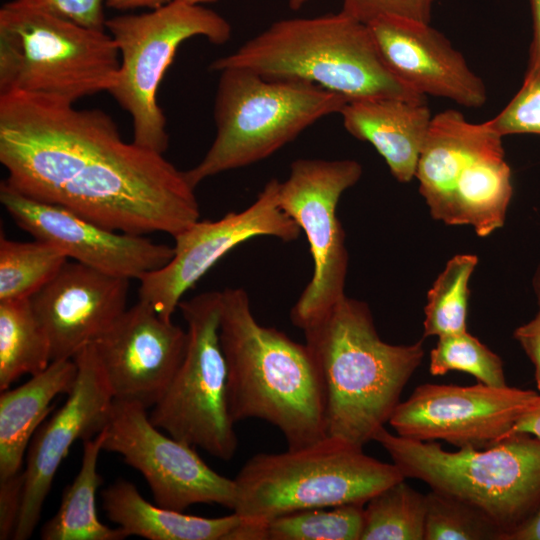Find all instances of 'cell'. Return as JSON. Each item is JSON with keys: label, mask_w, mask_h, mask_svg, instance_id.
I'll return each instance as SVG.
<instances>
[{"label": "cell", "mask_w": 540, "mask_h": 540, "mask_svg": "<svg viewBox=\"0 0 540 540\" xmlns=\"http://www.w3.org/2000/svg\"><path fill=\"white\" fill-rule=\"evenodd\" d=\"M0 162L16 191L109 230L174 238L200 217L184 171L161 153L125 142L99 109L0 95Z\"/></svg>", "instance_id": "cell-1"}, {"label": "cell", "mask_w": 540, "mask_h": 540, "mask_svg": "<svg viewBox=\"0 0 540 540\" xmlns=\"http://www.w3.org/2000/svg\"><path fill=\"white\" fill-rule=\"evenodd\" d=\"M219 338L233 421L259 419L297 449L327 436L322 382L307 345L255 319L243 288L221 291Z\"/></svg>", "instance_id": "cell-2"}, {"label": "cell", "mask_w": 540, "mask_h": 540, "mask_svg": "<svg viewBox=\"0 0 540 540\" xmlns=\"http://www.w3.org/2000/svg\"><path fill=\"white\" fill-rule=\"evenodd\" d=\"M303 331L322 382L327 436L363 448L400 403L422 341L384 342L368 305L346 295Z\"/></svg>", "instance_id": "cell-3"}, {"label": "cell", "mask_w": 540, "mask_h": 540, "mask_svg": "<svg viewBox=\"0 0 540 540\" xmlns=\"http://www.w3.org/2000/svg\"><path fill=\"white\" fill-rule=\"evenodd\" d=\"M238 67L272 80L313 84L348 101L401 97L425 100L383 62L368 25L343 12L274 22L210 69Z\"/></svg>", "instance_id": "cell-4"}, {"label": "cell", "mask_w": 540, "mask_h": 540, "mask_svg": "<svg viewBox=\"0 0 540 540\" xmlns=\"http://www.w3.org/2000/svg\"><path fill=\"white\" fill-rule=\"evenodd\" d=\"M119 66V51L106 29L19 0L0 9V95L26 93L74 104L108 92Z\"/></svg>", "instance_id": "cell-5"}, {"label": "cell", "mask_w": 540, "mask_h": 540, "mask_svg": "<svg viewBox=\"0 0 540 540\" xmlns=\"http://www.w3.org/2000/svg\"><path fill=\"white\" fill-rule=\"evenodd\" d=\"M406 479L392 462H382L336 438L282 453H259L234 482L233 512L258 527L306 509L366 504L386 487Z\"/></svg>", "instance_id": "cell-6"}, {"label": "cell", "mask_w": 540, "mask_h": 540, "mask_svg": "<svg viewBox=\"0 0 540 540\" xmlns=\"http://www.w3.org/2000/svg\"><path fill=\"white\" fill-rule=\"evenodd\" d=\"M403 476L483 511L505 540L540 507V438L515 433L484 449L444 450L389 432L374 437Z\"/></svg>", "instance_id": "cell-7"}, {"label": "cell", "mask_w": 540, "mask_h": 540, "mask_svg": "<svg viewBox=\"0 0 540 540\" xmlns=\"http://www.w3.org/2000/svg\"><path fill=\"white\" fill-rule=\"evenodd\" d=\"M219 72L215 139L202 160L184 171L194 188L209 177L271 156L314 122L340 113L348 102L305 82L267 79L238 67Z\"/></svg>", "instance_id": "cell-8"}, {"label": "cell", "mask_w": 540, "mask_h": 540, "mask_svg": "<svg viewBox=\"0 0 540 540\" xmlns=\"http://www.w3.org/2000/svg\"><path fill=\"white\" fill-rule=\"evenodd\" d=\"M415 176L433 218L485 237L504 224L512 197L502 136L456 110L432 117Z\"/></svg>", "instance_id": "cell-9"}, {"label": "cell", "mask_w": 540, "mask_h": 540, "mask_svg": "<svg viewBox=\"0 0 540 540\" xmlns=\"http://www.w3.org/2000/svg\"><path fill=\"white\" fill-rule=\"evenodd\" d=\"M105 28L120 55L117 79L108 93L130 115L132 141L164 154L169 136L157 93L166 70L184 41L202 36L222 45L231 37V25L202 5L171 0L146 13L109 18Z\"/></svg>", "instance_id": "cell-10"}, {"label": "cell", "mask_w": 540, "mask_h": 540, "mask_svg": "<svg viewBox=\"0 0 540 540\" xmlns=\"http://www.w3.org/2000/svg\"><path fill=\"white\" fill-rule=\"evenodd\" d=\"M187 324L184 358L149 414L173 438L230 460L238 438L228 407L227 367L219 338L221 292L200 293L179 303Z\"/></svg>", "instance_id": "cell-11"}, {"label": "cell", "mask_w": 540, "mask_h": 540, "mask_svg": "<svg viewBox=\"0 0 540 540\" xmlns=\"http://www.w3.org/2000/svg\"><path fill=\"white\" fill-rule=\"evenodd\" d=\"M361 175L355 160L301 158L280 183V207L304 232L314 264L313 275L290 312L291 322L301 330L345 296L348 252L336 210L341 195Z\"/></svg>", "instance_id": "cell-12"}, {"label": "cell", "mask_w": 540, "mask_h": 540, "mask_svg": "<svg viewBox=\"0 0 540 540\" xmlns=\"http://www.w3.org/2000/svg\"><path fill=\"white\" fill-rule=\"evenodd\" d=\"M133 400L114 399L104 427L103 450L122 456L143 475L156 504L184 512L194 504L234 509L236 485L211 469L194 447L167 437Z\"/></svg>", "instance_id": "cell-13"}, {"label": "cell", "mask_w": 540, "mask_h": 540, "mask_svg": "<svg viewBox=\"0 0 540 540\" xmlns=\"http://www.w3.org/2000/svg\"><path fill=\"white\" fill-rule=\"evenodd\" d=\"M280 183L269 180L246 209L228 212L216 221L198 220L175 236L172 259L139 279V300L171 321L185 292L241 243L259 236L296 240L301 229L280 207Z\"/></svg>", "instance_id": "cell-14"}, {"label": "cell", "mask_w": 540, "mask_h": 540, "mask_svg": "<svg viewBox=\"0 0 540 540\" xmlns=\"http://www.w3.org/2000/svg\"><path fill=\"white\" fill-rule=\"evenodd\" d=\"M539 392L477 383H426L397 405L389 424L397 435L484 449L505 439Z\"/></svg>", "instance_id": "cell-15"}, {"label": "cell", "mask_w": 540, "mask_h": 540, "mask_svg": "<svg viewBox=\"0 0 540 540\" xmlns=\"http://www.w3.org/2000/svg\"><path fill=\"white\" fill-rule=\"evenodd\" d=\"M74 386L61 408L35 432L24 470L23 503L14 540L31 537L59 466L76 440L97 435L106 425L114 396L93 343L72 358Z\"/></svg>", "instance_id": "cell-16"}, {"label": "cell", "mask_w": 540, "mask_h": 540, "mask_svg": "<svg viewBox=\"0 0 540 540\" xmlns=\"http://www.w3.org/2000/svg\"><path fill=\"white\" fill-rule=\"evenodd\" d=\"M0 201L15 223L35 239L110 275L139 280L165 266L174 255V247L143 235L109 230L66 208L29 198L5 181L0 185Z\"/></svg>", "instance_id": "cell-17"}, {"label": "cell", "mask_w": 540, "mask_h": 540, "mask_svg": "<svg viewBox=\"0 0 540 540\" xmlns=\"http://www.w3.org/2000/svg\"><path fill=\"white\" fill-rule=\"evenodd\" d=\"M93 345L114 399L149 408L164 395L184 358L187 331L139 300Z\"/></svg>", "instance_id": "cell-18"}, {"label": "cell", "mask_w": 540, "mask_h": 540, "mask_svg": "<svg viewBox=\"0 0 540 540\" xmlns=\"http://www.w3.org/2000/svg\"><path fill=\"white\" fill-rule=\"evenodd\" d=\"M129 279L67 261L31 298L51 360L72 359L127 309Z\"/></svg>", "instance_id": "cell-19"}, {"label": "cell", "mask_w": 540, "mask_h": 540, "mask_svg": "<svg viewBox=\"0 0 540 540\" xmlns=\"http://www.w3.org/2000/svg\"><path fill=\"white\" fill-rule=\"evenodd\" d=\"M368 27L386 67L410 90L468 108H479L486 102L481 78L430 23L381 17Z\"/></svg>", "instance_id": "cell-20"}, {"label": "cell", "mask_w": 540, "mask_h": 540, "mask_svg": "<svg viewBox=\"0 0 540 540\" xmlns=\"http://www.w3.org/2000/svg\"><path fill=\"white\" fill-rule=\"evenodd\" d=\"M340 114L348 133L369 142L399 182L412 180L433 117L425 100L359 99L348 101Z\"/></svg>", "instance_id": "cell-21"}, {"label": "cell", "mask_w": 540, "mask_h": 540, "mask_svg": "<svg viewBox=\"0 0 540 540\" xmlns=\"http://www.w3.org/2000/svg\"><path fill=\"white\" fill-rule=\"evenodd\" d=\"M106 516L127 536L148 540H236L243 521L236 514L218 518L188 515L151 504L136 486L117 480L102 491Z\"/></svg>", "instance_id": "cell-22"}, {"label": "cell", "mask_w": 540, "mask_h": 540, "mask_svg": "<svg viewBox=\"0 0 540 540\" xmlns=\"http://www.w3.org/2000/svg\"><path fill=\"white\" fill-rule=\"evenodd\" d=\"M73 359L52 361L21 386L0 395V478L22 471L25 451L35 432L53 410L51 402L74 386Z\"/></svg>", "instance_id": "cell-23"}, {"label": "cell", "mask_w": 540, "mask_h": 540, "mask_svg": "<svg viewBox=\"0 0 540 540\" xmlns=\"http://www.w3.org/2000/svg\"><path fill=\"white\" fill-rule=\"evenodd\" d=\"M104 428L94 437L83 441L80 470L68 485L59 509L41 529L43 540H123L127 534L119 527L103 524L96 511V492L102 483L97 471L100 452L103 450Z\"/></svg>", "instance_id": "cell-24"}, {"label": "cell", "mask_w": 540, "mask_h": 540, "mask_svg": "<svg viewBox=\"0 0 540 540\" xmlns=\"http://www.w3.org/2000/svg\"><path fill=\"white\" fill-rule=\"evenodd\" d=\"M51 360L48 336L30 298L0 301V389L19 377L45 370Z\"/></svg>", "instance_id": "cell-25"}, {"label": "cell", "mask_w": 540, "mask_h": 540, "mask_svg": "<svg viewBox=\"0 0 540 540\" xmlns=\"http://www.w3.org/2000/svg\"><path fill=\"white\" fill-rule=\"evenodd\" d=\"M59 248L35 239L32 242L0 238V301L31 298L68 261Z\"/></svg>", "instance_id": "cell-26"}, {"label": "cell", "mask_w": 540, "mask_h": 540, "mask_svg": "<svg viewBox=\"0 0 540 540\" xmlns=\"http://www.w3.org/2000/svg\"><path fill=\"white\" fill-rule=\"evenodd\" d=\"M404 480L366 502L360 540H424L425 495Z\"/></svg>", "instance_id": "cell-27"}, {"label": "cell", "mask_w": 540, "mask_h": 540, "mask_svg": "<svg viewBox=\"0 0 540 540\" xmlns=\"http://www.w3.org/2000/svg\"><path fill=\"white\" fill-rule=\"evenodd\" d=\"M478 259L460 254L447 262L428 293L424 337L447 336L466 331L468 282Z\"/></svg>", "instance_id": "cell-28"}, {"label": "cell", "mask_w": 540, "mask_h": 540, "mask_svg": "<svg viewBox=\"0 0 540 540\" xmlns=\"http://www.w3.org/2000/svg\"><path fill=\"white\" fill-rule=\"evenodd\" d=\"M364 504H345L287 513L265 525V540H360Z\"/></svg>", "instance_id": "cell-29"}, {"label": "cell", "mask_w": 540, "mask_h": 540, "mask_svg": "<svg viewBox=\"0 0 540 540\" xmlns=\"http://www.w3.org/2000/svg\"><path fill=\"white\" fill-rule=\"evenodd\" d=\"M424 540H505V532L479 508L432 490L425 494Z\"/></svg>", "instance_id": "cell-30"}, {"label": "cell", "mask_w": 540, "mask_h": 540, "mask_svg": "<svg viewBox=\"0 0 540 540\" xmlns=\"http://www.w3.org/2000/svg\"><path fill=\"white\" fill-rule=\"evenodd\" d=\"M429 371L432 375L461 371L479 383L494 387L507 385L501 358L467 331L439 337L430 353Z\"/></svg>", "instance_id": "cell-31"}, {"label": "cell", "mask_w": 540, "mask_h": 540, "mask_svg": "<svg viewBox=\"0 0 540 540\" xmlns=\"http://www.w3.org/2000/svg\"><path fill=\"white\" fill-rule=\"evenodd\" d=\"M489 122L502 137L509 134L540 135V73L524 79L517 94Z\"/></svg>", "instance_id": "cell-32"}, {"label": "cell", "mask_w": 540, "mask_h": 540, "mask_svg": "<svg viewBox=\"0 0 540 540\" xmlns=\"http://www.w3.org/2000/svg\"><path fill=\"white\" fill-rule=\"evenodd\" d=\"M435 0H343L341 12L368 25L381 17L430 23Z\"/></svg>", "instance_id": "cell-33"}, {"label": "cell", "mask_w": 540, "mask_h": 540, "mask_svg": "<svg viewBox=\"0 0 540 540\" xmlns=\"http://www.w3.org/2000/svg\"><path fill=\"white\" fill-rule=\"evenodd\" d=\"M64 16L82 26L106 29L103 0H19Z\"/></svg>", "instance_id": "cell-34"}, {"label": "cell", "mask_w": 540, "mask_h": 540, "mask_svg": "<svg viewBox=\"0 0 540 540\" xmlns=\"http://www.w3.org/2000/svg\"><path fill=\"white\" fill-rule=\"evenodd\" d=\"M25 475L24 470L0 478V539H13L20 518Z\"/></svg>", "instance_id": "cell-35"}, {"label": "cell", "mask_w": 540, "mask_h": 540, "mask_svg": "<svg viewBox=\"0 0 540 540\" xmlns=\"http://www.w3.org/2000/svg\"><path fill=\"white\" fill-rule=\"evenodd\" d=\"M514 338L534 365L535 381L540 391V310L530 322L515 330Z\"/></svg>", "instance_id": "cell-36"}, {"label": "cell", "mask_w": 540, "mask_h": 540, "mask_svg": "<svg viewBox=\"0 0 540 540\" xmlns=\"http://www.w3.org/2000/svg\"><path fill=\"white\" fill-rule=\"evenodd\" d=\"M529 2L532 13L533 35L524 79L540 73V0H529Z\"/></svg>", "instance_id": "cell-37"}, {"label": "cell", "mask_w": 540, "mask_h": 540, "mask_svg": "<svg viewBox=\"0 0 540 540\" xmlns=\"http://www.w3.org/2000/svg\"><path fill=\"white\" fill-rule=\"evenodd\" d=\"M515 433H526L540 438V393L514 424L508 436Z\"/></svg>", "instance_id": "cell-38"}, {"label": "cell", "mask_w": 540, "mask_h": 540, "mask_svg": "<svg viewBox=\"0 0 540 540\" xmlns=\"http://www.w3.org/2000/svg\"><path fill=\"white\" fill-rule=\"evenodd\" d=\"M507 540H540V507Z\"/></svg>", "instance_id": "cell-39"}, {"label": "cell", "mask_w": 540, "mask_h": 540, "mask_svg": "<svg viewBox=\"0 0 540 540\" xmlns=\"http://www.w3.org/2000/svg\"><path fill=\"white\" fill-rule=\"evenodd\" d=\"M171 0H106L109 8L116 10H130L136 8L155 9L161 7Z\"/></svg>", "instance_id": "cell-40"}, {"label": "cell", "mask_w": 540, "mask_h": 540, "mask_svg": "<svg viewBox=\"0 0 540 540\" xmlns=\"http://www.w3.org/2000/svg\"><path fill=\"white\" fill-rule=\"evenodd\" d=\"M534 289L540 305V266L538 267L534 278Z\"/></svg>", "instance_id": "cell-41"}, {"label": "cell", "mask_w": 540, "mask_h": 540, "mask_svg": "<svg viewBox=\"0 0 540 540\" xmlns=\"http://www.w3.org/2000/svg\"><path fill=\"white\" fill-rule=\"evenodd\" d=\"M177 1H181V2H184V3H187V4H191V5H202V4H205V3H211V2L218 1V0H177Z\"/></svg>", "instance_id": "cell-42"}, {"label": "cell", "mask_w": 540, "mask_h": 540, "mask_svg": "<svg viewBox=\"0 0 540 540\" xmlns=\"http://www.w3.org/2000/svg\"><path fill=\"white\" fill-rule=\"evenodd\" d=\"M308 0H289V6L292 9H298L305 4Z\"/></svg>", "instance_id": "cell-43"}]
</instances>
